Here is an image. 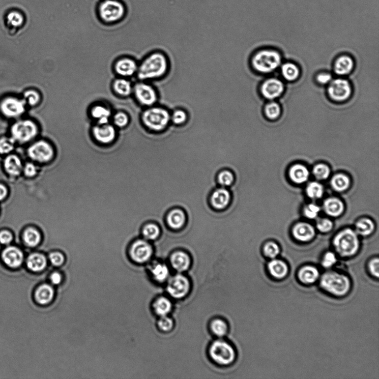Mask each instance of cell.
<instances>
[{
	"label": "cell",
	"instance_id": "obj_1",
	"mask_svg": "<svg viewBox=\"0 0 379 379\" xmlns=\"http://www.w3.org/2000/svg\"><path fill=\"white\" fill-rule=\"evenodd\" d=\"M170 67V59L165 52L154 50L139 63L136 76L138 80L152 83L164 78L169 74Z\"/></svg>",
	"mask_w": 379,
	"mask_h": 379
},
{
	"label": "cell",
	"instance_id": "obj_2",
	"mask_svg": "<svg viewBox=\"0 0 379 379\" xmlns=\"http://www.w3.org/2000/svg\"><path fill=\"white\" fill-rule=\"evenodd\" d=\"M140 119L146 131L158 134L171 126V110L159 104L145 108L141 113Z\"/></svg>",
	"mask_w": 379,
	"mask_h": 379
},
{
	"label": "cell",
	"instance_id": "obj_3",
	"mask_svg": "<svg viewBox=\"0 0 379 379\" xmlns=\"http://www.w3.org/2000/svg\"><path fill=\"white\" fill-rule=\"evenodd\" d=\"M318 283L322 292L335 298L347 296L352 288L351 279L348 275L333 270H328L321 274Z\"/></svg>",
	"mask_w": 379,
	"mask_h": 379
},
{
	"label": "cell",
	"instance_id": "obj_4",
	"mask_svg": "<svg viewBox=\"0 0 379 379\" xmlns=\"http://www.w3.org/2000/svg\"><path fill=\"white\" fill-rule=\"evenodd\" d=\"M282 58L277 51L260 49L254 51L249 58V66L257 74H268L281 65Z\"/></svg>",
	"mask_w": 379,
	"mask_h": 379
},
{
	"label": "cell",
	"instance_id": "obj_5",
	"mask_svg": "<svg viewBox=\"0 0 379 379\" xmlns=\"http://www.w3.org/2000/svg\"><path fill=\"white\" fill-rule=\"evenodd\" d=\"M333 244L336 253L344 258L355 256L359 248L358 235L350 228H347L336 235Z\"/></svg>",
	"mask_w": 379,
	"mask_h": 379
},
{
	"label": "cell",
	"instance_id": "obj_6",
	"mask_svg": "<svg viewBox=\"0 0 379 379\" xmlns=\"http://www.w3.org/2000/svg\"><path fill=\"white\" fill-rule=\"evenodd\" d=\"M132 94L142 109L156 105L159 102L158 90L150 82L138 80L133 85Z\"/></svg>",
	"mask_w": 379,
	"mask_h": 379
},
{
	"label": "cell",
	"instance_id": "obj_7",
	"mask_svg": "<svg viewBox=\"0 0 379 379\" xmlns=\"http://www.w3.org/2000/svg\"><path fill=\"white\" fill-rule=\"evenodd\" d=\"M209 354L214 363L222 366L230 365L236 359V352L233 347L222 339L215 340L210 344Z\"/></svg>",
	"mask_w": 379,
	"mask_h": 379
},
{
	"label": "cell",
	"instance_id": "obj_8",
	"mask_svg": "<svg viewBox=\"0 0 379 379\" xmlns=\"http://www.w3.org/2000/svg\"><path fill=\"white\" fill-rule=\"evenodd\" d=\"M167 282V292L172 298L175 299L185 298L190 292V281L182 273H178L170 277Z\"/></svg>",
	"mask_w": 379,
	"mask_h": 379
},
{
	"label": "cell",
	"instance_id": "obj_9",
	"mask_svg": "<svg viewBox=\"0 0 379 379\" xmlns=\"http://www.w3.org/2000/svg\"><path fill=\"white\" fill-rule=\"evenodd\" d=\"M38 130L37 125L33 120L25 119L13 125L11 133L15 141L25 143L34 139L38 135Z\"/></svg>",
	"mask_w": 379,
	"mask_h": 379
},
{
	"label": "cell",
	"instance_id": "obj_10",
	"mask_svg": "<svg viewBox=\"0 0 379 379\" xmlns=\"http://www.w3.org/2000/svg\"><path fill=\"white\" fill-rule=\"evenodd\" d=\"M124 13L123 4L117 0H106L99 7L101 19L107 23L117 22L124 16Z\"/></svg>",
	"mask_w": 379,
	"mask_h": 379
},
{
	"label": "cell",
	"instance_id": "obj_11",
	"mask_svg": "<svg viewBox=\"0 0 379 379\" xmlns=\"http://www.w3.org/2000/svg\"><path fill=\"white\" fill-rule=\"evenodd\" d=\"M28 153L33 160L41 163L49 162L54 157L55 150L53 145L45 140L38 141L30 146Z\"/></svg>",
	"mask_w": 379,
	"mask_h": 379
},
{
	"label": "cell",
	"instance_id": "obj_12",
	"mask_svg": "<svg viewBox=\"0 0 379 379\" xmlns=\"http://www.w3.org/2000/svg\"><path fill=\"white\" fill-rule=\"evenodd\" d=\"M94 140L102 145H109L114 142L117 135V128L111 122L94 125L91 130Z\"/></svg>",
	"mask_w": 379,
	"mask_h": 379
},
{
	"label": "cell",
	"instance_id": "obj_13",
	"mask_svg": "<svg viewBox=\"0 0 379 379\" xmlns=\"http://www.w3.org/2000/svg\"><path fill=\"white\" fill-rule=\"evenodd\" d=\"M328 94L332 100L336 101H344L351 96L352 88L349 82L343 79L332 80L329 83Z\"/></svg>",
	"mask_w": 379,
	"mask_h": 379
},
{
	"label": "cell",
	"instance_id": "obj_14",
	"mask_svg": "<svg viewBox=\"0 0 379 379\" xmlns=\"http://www.w3.org/2000/svg\"><path fill=\"white\" fill-rule=\"evenodd\" d=\"M132 259L137 263L143 264L152 258L153 250L152 245L147 241L139 239L133 242L130 248Z\"/></svg>",
	"mask_w": 379,
	"mask_h": 379
},
{
	"label": "cell",
	"instance_id": "obj_15",
	"mask_svg": "<svg viewBox=\"0 0 379 379\" xmlns=\"http://www.w3.org/2000/svg\"><path fill=\"white\" fill-rule=\"evenodd\" d=\"M284 90V84L281 80L269 79L262 82L258 91L266 100H272L281 96Z\"/></svg>",
	"mask_w": 379,
	"mask_h": 379
},
{
	"label": "cell",
	"instance_id": "obj_16",
	"mask_svg": "<svg viewBox=\"0 0 379 379\" xmlns=\"http://www.w3.org/2000/svg\"><path fill=\"white\" fill-rule=\"evenodd\" d=\"M139 63L133 58L123 57L116 60L114 71L118 77L128 79L136 76Z\"/></svg>",
	"mask_w": 379,
	"mask_h": 379
},
{
	"label": "cell",
	"instance_id": "obj_17",
	"mask_svg": "<svg viewBox=\"0 0 379 379\" xmlns=\"http://www.w3.org/2000/svg\"><path fill=\"white\" fill-rule=\"evenodd\" d=\"M26 104L27 103L24 100L8 97L2 101L0 108L3 114L6 117H16L24 113Z\"/></svg>",
	"mask_w": 379,
	"mask_h": 379
},
{
	"label": "cell",
	"instance_id": "obj_18",
	"mask_svg": "<svg viewBox=\"0 0 379 379\" xmlns=\"http://www.w3.org/2000/svg\"><path fill=\"white\" fill-rule=\"evenodd\" d=\"M321 275L320 270L317 267L307 265L299 269L296 273V278L300 284L305 286H309L318 282Z\"/></svg>",
	"mask_w": 379,
	"mask_h": 379
},
{
	"label": "cell",
	"instance_id": "obj_19",
	"mask_svg": "<svg viewBox=\"0 0 379 379\" xmlns=\"http://www.w3.org/2000/svg\"><path fill=\"white\" fill-rule=\"evenodd\" d=\"M266 270L269 277L275 281H282L290 273V268L286 262L277 258L270 260L266 265Z\"/></svg>",
	"mask_w": 379,
	"mask_h": 379
},
{
	"label": "cell",
	"instance_id": "obj_20",
	"mask_svg": "<svg viewBox=\"0 0 379 379\" xmlns=\"http://www.w3.org/2000/svg\"><path fill=\"white\" fill-rule=\"evenodd\" d=\"M113 111L103 103H96L89 109V116L96 123L105 124L111 122Z\"/></svg>",
	"mask_w": 379,
	"mask_h": 379
},
{
	"label": "cell",
	"instance_id": "obj_21",
	"mask_svg": "<svg viewBox=\"0 0 379 379\" xmlns=\"http://www.w3.org/2000/svg\"><path fill=\"white\" fill-rule=\"evenodd\" d=\"M170 263L176 272L182 273L186 272L191 265V257L183 251H176L171 256Z\"/></svg>",
	"mask_w": 379,
	"mask_h": 379
},
{
	"label": "cell",
	"instance_id": "obj_22",
	"mask_svg": "<svg viewBox=\"0 0 379 379\" xmlns=\"http://www.w3.org/2000/svg\"><path fill=\"white\" fill-rule=\"evenodd\" d=\"M294 237L300 242H307L312 240L316 235L313 226L305 222L297 223L292 230Z\"/></svg>",
	"mask_w": 379,
	"mask_h": 379
},
{
	"label": "cell",
	"instance_id": "obj_23",
	"mask_svg": "<svg viewBox=\"0 0 379 379\" xmlns=\"http://www.w3.org/2000/svg\"><path fill=\"white\" fill-rule=\"evenodd\" d=\"M231 195L225 187L219 188L213 192L210 197V204L216 210H223L229 205Z\"/></svg>",
	"mask_w": 379,
	"mask_h": 379
},
{
	"label": "cell",
	"instance_id": "obj_24",
	"mask_svg": "<svg viewBox=\"0 0 379 379\" xmlns=\"http://www.w3.org/2000/svg\"><path fill=\"white\" fill-rule=\"evenodd\" d=\"M2 259L5 264L12 268H16L23 263L24 255L18 248L14 247H8L4 250Z\"/></svg>",
	"mask_w": 379,
	"mask_h": 379
},
{
	"label": "cell",
	"instance_id": "obj_25",
	"mask_svg": "<svg viewBox=\"0 0 379 379\" xmlns=\"http://www.w3.org/2000/svg\"><path fill=\"white\" fill-rule=\"evenodd\" d=\"M133 85L127 78L118 77L113 82L112 88L114 92L120 97H128L132 94Z\"/></svg>",
	"mask_w": 379,
	"mask_h": 379
},
{
	"label": "cell",
	"instance_id": "obj_26",
	"mask_svg": "<svg viewBox=\"0 0 379 379\" xmlns=\"http://www.w3.org/2000/svg\"><path fill=\"white\" fill-rule=\"evenodd\" d=\"M322 208L327 215L332 217L340 216L344 211L343 202L338 198L334 197L327 198L323 203Z\"/></svg>",
	"mask_w": 379,
	"mask_h": 379
},
{
	"label": "cell",
	"instance_id": "obj_27",
	"mask_svg": "<svg viewBox=\"0 0 379 379\" xmlns=\"http://www.w3.org/2000/svg\"><path fill=\"white\" fill-rule=\"evenodd\" d=\"M289 175L292 182L300 184L307 181L309 172L305 166L296 164L291 167L289 171Z\"/></svg>",
	"mask_w": 379,
	"mask_h": 379
},
{
	"label": "cell",
	"instance_id": "obj_28",
	"mask_svg": "<svg viewBox=\"0 0 379 379\" xmlns=\"http://www.w3.org/2000/svg\"><path fill=\"white\" fill-rule=\"evenodd\" d=\"M186 222V214L182 209L172 210L167 217V222L172 229L179 230L182 228Z\"/></svg>",
	"mask_w": 379,
	"mask_h": 379
},
{
	"label": "cell",
	"instance_id": "obj_29",
	"mask_svg": "<svg viewBox=\"0 0 379 379\" xmlns=\"http://www.w3.org/2000/svg\"><path fill=\"white\" fill-rule=\"evenodd\" d=\"M150 273L154 281L158 283L166 282L170 277V268L164 262H157L153 264Z\"/></svg>",
	"mask_w": 379,
	"mask_h": 379
},
{
	"label": "cell",
	"instance_id": "obj_30",
	"mask_svg": "<svg viewBox=\"0 0 379 379\" xmlns=\"http://www.w3.org/2000/svg\"><path fill=\"white\" fill-rule=\"evenodd\" d=\"M354 63L352 59L348 56L339 58L334 63V70L336 74L340 76L347 75L354 68Z\"/></svg>",
	"mask_w": 379,
	"mask_h": 379
},
{
	"label": "cell",
	"instance_id": "obj_31",
	"mask_svg": "<svg viewBox=\"0 0 379 379\" xmlns=\"http://www.w3.org/2000/svg\"><path fill=\"white\" fill-rule=\"evenodd\" d=\"M189 119V114L183 107H175L171 111V124L176 127H182L187 124Z\"/></svg>",
	"mask_w": 379,
	"mask_h": 379
},
{
	"label": "cell",
	"instance_id": "obj_32",
	"mask_svg": "<svg viewBox=\"0 0 379 379\" xmlns=\"http://www.w3.org/2000/svg\"><path fill=\"white\" fill-rule=\"evenodd\" d=\"M154 312L159 317L169 316L173 305L170 299L166 296L159 297L153 305Z\"/></svg>",
	"mask_w": 379,
	"mask_h": 379
},
{
	"label": "cell",
	"instance_id": "obj_33",
	"mask_svg": "<svg viewBox=\"0 0 379 379\" xmlns=\"http://www.w3.org/2000/svg\"><path fill=\"white\" fill-rule=\"evenodd\" d=\"M54 297V289L48 284H43L37 288L35 292L36 301L42 305L50 303L53 300Z\"/></svg>",
	"mask_w": 379,
	"mask_h": 379
},
{
	"label": "cell",
	"instance_id": "obj_34",
	"mask_svg": "<svg viewBox=\"0 0 379 379\" xmlns=\"http://www.w3.org/2000/svg\"><path fill=\"white\" fill-rule=\"evenodd\" d=\"M28 268L34 272H40L45 269L47 265L46 257L40 253H33L30 255L27 261Z\"/></svg>",
	"mask_w": 379,
	"mask_h": 379
},
{
	"label": "cell",
	"instance_id": "obj_35",
	"mask_svg": "<svg viewBox=\"0 0 379 379\" xmlns=\"http://www.w3.org/2000/svg\"><path fill=\"white\" fill-rule=\"evenodd\" d=\"M350 178L345 175L337 174L333 176L330 181L331 187L334 191L343 192L347 190L350 186Z\"/></svg>",
	"mask_w": 379,
	"mask_h": 379
},
{
	"label": "cell",
	"instance_id": "obj_36",
	"mask_svg": "<svg viewBox=\"0 0 379 379\" xmlns=\"http://www.w3.org/2000/svg\"><path fill=\"white\" fill-rule=\"evenodd\" d=\"M375 230L374 222L369 218H363L357 221L355 225V232L357 235L367 236Z\"/></svg>",
	"mask_w": 379,
	"mask_h": 379
},
{
	"label": "cell",
	"instance_id": "obj_37",
	"mask_svg": "<svg viewBox=\"0 0 379 379\" xmlns=\"http://www.w3.org/2000/svg\"><path fill=\"white\" fill-rule=\"evenodd\" d=\"M210 329L215 336L221 338L228 333V326L226 321L217 318L210 322Z\"/></svg>",
	"mask_w": 379,
	"mask_h": 379
},
{
	"label": "cell",
	"instance_id": "obj_38",
	"mask_svg": "<svg viewBox=\"0 0 379 379\" xmlns=\"http://www.w3.org/2000/svg\"><path fill=\"white\" fill-rule=\"evenodd\" d=\"M5 168L8 174L17 175L22 170V165L18 157L16 156H10L5 159Z\"/></svg>",
	"mask_w": 379,
	"mask_h": 379
},
{
	"label": "cell",
	"instance_id": "obj_39",
	"mask_svg": "<svg viewBox=\"0 0 379 379\" xmlns=\"http://www.w3.org/2000/svg\"><path fill=\"white\" fill-rule=\"evenodd\" d=\"M24 239L28 246L34 247L40 244L41 235L40 232L33 228H29L24 234Z\"/></svg>",
	"mask_w": 379,
	"mask_h": 379
},
{
	"label": "cell",
	"instance_id": "obj_40",
	"mask_svg": "<svg viewBox=\"0 0 379 379\" xmlns=\"http://www.w3.org/2000/svg\"><path fill=\"white\" fill-rule=\"evenodd\" d=\"M282 74L284 78L289 81H293L298 78L300 71L296 64L288 62L282 67Z\"/></svg>",
	"mask_w": 379,
	"mask_h": 379
},
{
	"label": "cell",
	"instance_id": "obj_41",
	"mask_svg": "<svg viewBox=\"0 0 379 379\" xmlns=\"http://www.w3.org/2000/svg\"><path fill=\"white\" fill-rule=\"evenodd\" d=\"M130 116L125 112L119 111L113 114L111 118V123L117 128H126L130 124Z\"/></svg>",
	"mask_w": 379,
	"mask_h": 379
},
{
	"label": "cell",
	"instance_id": "obj_42",
	"mask_svg": "<svg viewBox=\"0 0 379 379\" xmlns=\"http://www.w3.org/2000/svg\"><path fill=\"white\" fill-rule=\"evenodd\" d=\"M306 193L309 198L313 200L320 199L324 194V188L317 182H312L306 188Z\"/></svg>",
	"mask_w": 379,
	"mask_h": 379
},
{
	"label": "cell",
	"instance_id": "obj_43",
	"mask_svg": "<svg viewBox=\"0 0 379 379\" xmlns=\"http://www.w3.org/2000/svg\"><path fill=\"white\" fill-rule=\"evenodd\" d=\"M160 234V228L154 223L147 224L142 230V234L144 238L148 240L157 239Z\"/></svg>",
	"mask_w": 379,
	"mask_h": 379
},
{
	"label": "cell",
	"instance_id": "obj_44",
	"mask_svg": "<svg viewBox=\"0 0 379 379\" xmlns=\"http://www.w3.org/2000/svg\"><path fill=\"white\" fill-rule=\"evenodd\" d=\"M264 114L267 118L270 120L277 119L281 114V108L278 103L270 102L264 107Z\"/></svg>",
	"mask_w": 379,
	"mask_h": 379
},
{
	"label": "cell",
	"instance_id": "obj_45",
	"mask_svg": "<svg viewBox=\"0 0 379 379\" xmlns=\"http://www.w3.org/2000/svg\"><path fill=\"white\" fill-rule=\"evenodd\" d=\"M313 174L315 178L320 180L328 178L330 174L329 167L324 164H318L314 166Z\"/></svg>",
	"mask_w": 379,
	"mask_h": 379
},
{
	"label": "cell",
	"instance_id": "obj_46",
	"mask_svg": "<svg viewBox=\"0 0 379 379\" xmlns=\"http://www.w3.org/2000/svg\"><path fill=\"white\" fill-rule=\"evenodd\" d=\"M234 181V176L230 171H223L218 175V183L223 187L226 188L232 186Z\"/></svg>",
	"mask_w": 379,
	"mask_h": 379
},
{
	"label": "cell",
	"instance_id": "obj_47",
	"mask_svg": "<svg viewBox=\"0 0 379 379\" xmlns=\"http://www.w3.org/2000/svg\"><path fill=\"white\" fill-rule=\"evenodd\" d=\"M24 101L30 106H35L40 103L41 97L39 92L36 90L29 89L24 94Z\"/></svg>",
	"mask_w": 379,
	"mask_h": 379
},
{
	"label": "cell",
	"instance_id": "obj_48",
	"mask_svg": "<svg viewBox=\"0 0 379 379\" xmlns=\"http://www.w3.org/2000/svg\"><path fill=\"white\" fill-rule=\"evenodd\" d=\"M278 245L273 242L266 243L263 247L264 255L269 260L277 258L280 253Z\"/></svg>",
	"mask_w": 379,
	"mask_h": 379
},
{
	"label": "cell",
	"instance_id": "obj_49",
	"mask_svg": "<svg viewBox=\"0 0 379 379\" xmlns=\"http://www.w3.org/2000/svg\"><path fill=\"white\" fill-rule=\"evenodd\" d=\"M337 257L334 253L327 252L322 257L321 265L322 268L329 270L337 264Z\"/></svg>",
	"mask_w": 379,
	"mask_h": 379
},
{
	"label": "cell",
	"instance_id": "obj_50",
	"mask_svg": "<svg viewBox=\"0 0 379 379\" xmlns=\"http://www.w3.org/2000/svg\"><path fill=\"white\" fill-rule=\"evenodd\" d=\"M174 321L169 316L159 317L158 327L163 332H170L174 328Z\"/></svg>",
	"mask_w": 379,
	"mask_h": 379
},
{
	"label": "cell",
	"instance_id": "obj_51",
	"mask_svg": "<svg viewBox=\"0 0 379 379\" xmlns=\"http://www.w3.org/2000/svg\"><path fill=\"white\" fill-rule=\"evenodd\" d=\"M7 23L13 27L18 28L24 24V16L21 13L12 11L7 16Z\"/></svg>",
	"mask_w": 379,
	"mask_h": 379
},
{
	"label": "cell",
	"instance_id": "obj_52",
	"mask_svg": "<svg viewBox=\"0 0 379 379\" xmlns=\"http://www.w3.org/2000/svg\"><path fill=\"white\" fill-rule=\"evenodd\" d=\"M15 140L13 138H2L0 140V153H9L14 148Z\"/></svg>",
	"mask_w": 379,
	"mask_h": 379
},
{
	"label": "cell",
	"instance_id": "obj_53",
	"mask_svg": "<svg viewBox=\"0 0 379 379\" xmlns=\"http://www.w3.org/2000/svg\"><path fill=\"white\" fill-rule=\"evenodd\" d=\"M321 211V208L318 205L314 204H309L305 206L303 214L305 217L314 219L318 217Z\"/></svg>",
	"mask_w": 379,
	"mask_h": 379
},
{
	"label": "cell",
	"instance_id": "obj_54",
	"mask_svg": "<svg viewBox=\"0 0 379 379\" xmlns=\"http://www.w3.org/2000/svg\"><path fill=\"white\" fill-rule=\"evenodd\" d=\"M368 272L371 277L378 279L379 276V260L378 258H374L370 260L368 264Z\"/></svg>",
	"mask_w": 379,
	"mask_h": 379
},
{
	"label": "cell",
	"instance_id": "obj_55",
	"mask_svg": "<svg viewBox=\"0 0 379 379\" xmlns=\"http://www.w3.org/2000/svg\"><path fill=\"white\" fill-rule=\"evenodd\" d=\"M333 227V222L326 218L320 219L317 223V229L321 233H328L332 230Z\"/></svg>",
	"mask_w": 379,
	"mask_h": 379
},
{
	"label": "cell",
	"instance_id": "obj_56",
	"mask_svg": "<svg viewBox=\"0 0 379 379\" xmlns=\"http://www.w3.org/2000/svg\"><path fill=\"white\" fill-rule=\"evenodd\" d=\"M50 262L55 266H61L64 262V257L61 253L54 252L49 256Z\"/></svg>",
	"mask_w": 379,
	"mask_h": 379
},
{
	"label": "cell",
	"instance_id": "obj_57",
	"mask_svg": "<svg viewBox=\"0 0 379 379\" xmlns=\"http://www.w3.org/2000/svg\"><path fill=\"white\" fill-rule=\"evenodd\" d=\"M317 80L318 83L320 84L326 85L329 84L332 81V76L329 74V73H321V74L318 75Z\"/></svg>",
	"mask_w": 379,
	"mask_h": 379
},
{
	"label": "cell",
	"instance_id": "obj_58",
	"mask_svg": "<svg viewBox=\"0 0 379 379\" xmlns=\"http://www.w3.org/2000/svg\"><path fill=\"white\" fill-rule=\"evenodd\" d=\"M24 173L29 177H32L37 174V169L32 163H29L26 165L24 169Z\"/></svg>",
	"mask_w": 379,
	"mask_h": 379
},
{
	"label": "cell",
	"instance_id": "obj_59",
	"mask_svg": "<svg viewBox=\"0 0 379 379\" xmlns=\"http://www.w3.org/2000/svg\"><path fill=\"white\" fill-rule=\"evenodd\" d=\"M12 240V235L9 232H0V242L3 244H9Z\"/></svg>",
	"mask_w": 379,
	"mask_h": 379
},
{
	"label": "cell",
	"instance_id": "obj_60",
	"mask_svg": "<svg viewBox=\"0 0 379 379\" xmlns=\"http://www.w3.org/2000/svg\"><path fill=\"white\" fill-rule=\"evenodd\" d=\"M61 275L58 272L54 273L51 275L50 280L53 284L58 285L62 281Z\"/></svg>",
	"mask_w": 379,
	"mask_h": 379
},
{
	"label": "cell",
	"instance_id": "obj_61",
	"mask_svg": "<svg viewBox=\"0 0 379 379\" xmlns=\"http://www.w3.org/2000/svg\"><path fill=\"white\" fill-rule=\"evenodd\" d=\"M7 191L5 187L3 185L0 184V201H1L5 198L7 195Z\"/></svg>",
	"mask_w": 379,
	"mask_h": 379
}]
</instances>
